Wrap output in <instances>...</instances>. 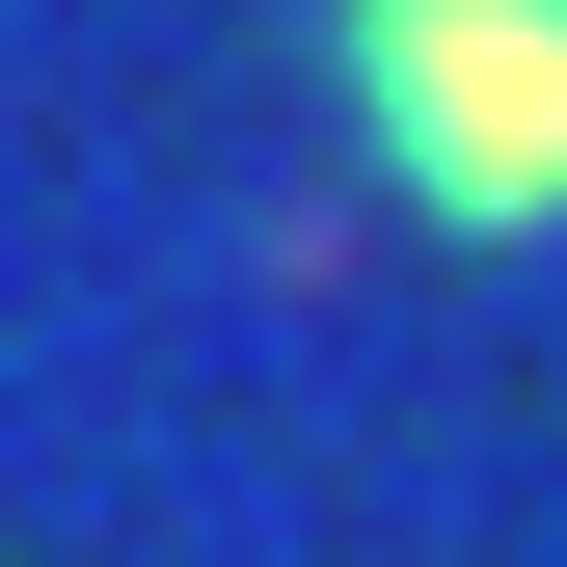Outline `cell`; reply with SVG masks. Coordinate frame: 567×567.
<instances>
[{
  "instance_id": "obj_1",
  "label": "cell",
  "mask_w": 567,
  "mask_h": 567,
  "mask_svg": "<svg viewBox=\"0 0 567 567\" xmlns=\"http://www.w3.org/2000/svg\"><path fill=\"white\" fill-rule=\"evenodd\" d=\"M351 82H379V163L433 217H486V244L567 217V0H351Z\"/></svg>"
}]
</instances>
